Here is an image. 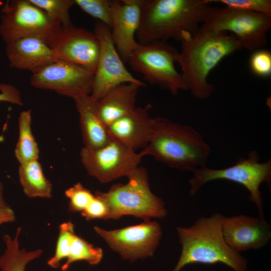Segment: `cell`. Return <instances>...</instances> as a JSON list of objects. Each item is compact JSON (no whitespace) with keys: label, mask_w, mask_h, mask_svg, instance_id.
Instances as JSON below:
<instances>
[{"label":"cell","mask_w":271,"mask_h":271,"mask_svg":"<svg viewBox=\"0 0 271 271\" xmlns=\"http://www.w3.org/2000/svg\"><path fill=\"white\" fill-rule=\"evenodd\" d=\"M181 43V51L176 62L180 66L187 88L194 97L207 99L214 91V86L207 80L210 73L223 58L241 49V46L233 34L200 29Z\"/></svg>","instance_id":"6da1fadb"},{"label":"cell","mask_w":271,"mask_h":271,"mask_svg":"<svg viewBox=\"0 0 271 271\" xmlns=\"http://www.w3.org/2000/svg\"><path fill=\"white\" fill-rule=\"evenodd\" d=\"M4 197V189L2 182L0 181V208L8 206Z\"/></svg>","instance_id":"836d02e7"},{"label":"cell","mask_w":271,"mask_h":271,"mask_svg":"<svg viewBox=\"0 0 271 271\" xmlns=\"http://www.w3.org/2000/svg\"><path fill=\"white\" fill-rule=\"evenodd\" d=\"M21 230L20 227H18L14 237L8 234L4 236L6 249L0 257L1 271H25L30 261L40 257L43 253L41 249L27 251L20 248L19 237Z\"/></svg>","instance_id":"7402d4cb"},{"label":"cell","mask_w":271,"mask_h":271,"mask_svg":"<svg viewBox=\"0 0 271 271\" xmlns=\"http://www.w3.org/2000/svg\"><path fill=\"white\" fill-rule=\"evenodd\" d=\"M143 0L110 1L113 42L123 62L140 45L136 40Z\"/></svg>","instance_id":"2e32d148"},{"label":"cell","mask_w":271,"mask_h":271,"mask_svg":"<svg viewBox=\"0 0 271 271\" xmlns=\"http://www.w3.org/2000/svg\"><path fill=\"white\" fill-rule=\"evenodd\" d=\"M94 230L111 249L130 261L152 256L162 236L160 224L150 220L115 230L98 226H94Z\"/></svg>","instance_id":"8fae6325"},{"label":"cell","mask_w":271,"mask_h":271,"mask_svg":"<svg viewBox=\"0 0 271 271\" xmlns=\"http://www.w3.org/2000/svg\"><path fill=\"white\" fill-rule=\"evenodd\" d=\"M80 156L88 174L102 183L127 177L139 166L144 157L141 152L137 153L112 138L97 149L83 147Z\"/></svg>","instance_id":"30bf717a"},{"label":"cell","mask_w":271,"mask_h":271,"mask_svg":"<svg viewBox=\"0 0 271 271\" xmlns=\"http://www.w3.org/2000/svg\"><path fill=\"white\" fill-rule=\"evenodd\" d=\"M94 33L99 39L100 49L98 61L94 75L91 97L99 100L115 86L123 83L145 84L127 70L113 42L111 29L97 22Z\"/></svg>","instance_id":"4fadbf2b"},{"label":"cell","mask_w":271,"mask_h":271,"mask_svg":"<svg viewBox=\"0 0 271 271\" xmlns=\"http://www.w3.org/2000/svg\"><path fill=\"white\" fill-rule=\"evenodd\" d=\"M224 216L214 213L198 219L191 226L177 228L182 250L172 271H181L193 263H223L234 271H247L246 259L231 249L224 240L222 223Z\"/></svg>","instance_id":"3957f363"},{"label":"cell","mask_w":271,"mask_h":271,"mask_svg":"<svg viewBox=\"0 0 271 271\" xmlns=\"http://www.w3.org/2000/svg\"><path fill=\"white\" fill-rule=\"evenodd\" d=\"M178 54L177 49L167 42L156 41L140 44L127 62L149 83L176 95L180 90H188L181 73L175 66Z\"/></svg>","instance_id":"9c48e42d"},{"label":"cell","mask_w":271,"mask_h":271,"mask_svg":"<svg viewBox=\"0 0 271 271\" xmlns=\"http://www.w3.org/2000/svg\"><path fill=\"white\" fill-rule=\"evenodd\" d=\"M35 6L58 22L62 27L71 25L69 11L74 0H30Z\"/></svg>","instance_id":"d4e9b609"},{"label":"cell","mask_w":271,"mask_h":271,"mask_svg":"<svg viewBox=\"0 0 271 271\" xmlns=\"http://www.w3.org/2000/svg\"><path fill=\"white\" fill-rule=\"evenodd\" d=\"M15 220V212L9 206L0 208V225L13 222Z\"/></svg>","instance_id":"d6a6232c"},{"label":"cell","mask_w":271,"mask_h":271,"mask_svg":"<svg viewBox=\"0 0 271 271\" xmlns=\"http://www.w3.org/2000/svg\"><path fill=\"white\" fill-rule=\"evenodd\" d=\"M250 69L254 75L266 78L271 75V53L259 49L253 52L249 59Z\"/></svg>","instance_id":"f546056e"},{"label":"cell","mask_w":271,"mask_h":271,"mask_svg":"<svg viewBox=\"0 0 271 271\" xmlns=\"http://www.w3.org/2000/svg\"><path fill=\"white\" fill-rule=\"evenodd\" d=\"M155 130L141 152L172 168L193 172L206 166L211 149L193 127L163 117L155 118Z\"/></svg>","instance_id":"277c9868"},{"label":"cell","mask_w":271,"mask_h":271,"mask_svg":"<svg viewBox=\"0 0 271 271\" xmlns=\"http://www.w3.org/2000/svg\"><path fill=\"white\" fill-rule=\"evenodd\" d=\"M18 175L23 191L28 197L50 198L52 197V183L45 177L38 160L20 164Z\"/></svg>","instance_id":"44dd1931"},{"label":"cell","mask_w":271,"mask_h":271,"mask_svg":"<svg viewBox=\"0 0 271 271\" xmlns=\"http://www.w3.org/2000/svg\"><path fill=\"white\" fill-rule=\"evenodd\" d=\"M151 105L136 107L107 126L110 137L136 151L149 144L155 130V119L149 114Z\"/></svg>","instance_id":"e0dca14e"},{"label":"cell","mask_w":271,"mask_h":271,"mask_svg":"<svg viewBox=\"0 0 271 271\" xmlns=\"http://www.w3.org/2000/svg\"><path fill=\"white\" fill-rule=\"evenodd\" d=\"M59 232L54 255L47 261L53 268L60 267L61 261L67 258L70 251L72 239L75 234L74 225L71 221L62 223L59 225Z\"/></svg>","instance_id":"484cf974"},{"label":"cell","mask_w":271,"mask_h":271,"mask_svg":"<svg viewBox=\"0 0 271 271\" xmlns=\"http://www.w3.org/2000/svg\"><path fill=\"white\" fill-rule=\"evenodd\" d=\"M127 177L126 184H116L106 192L95 193L107 206L106 220H117L125 215L145 220L165 217L167 214L165 204L151 190L147 170L139 166Z\"/></svg>","instance_id":"5b68a950"},{"label":"cell","mask_w":271,"mask_h":271,"mask_svg":"<svg viewBox=\"0 0 271 271\" xmlns=\"http://www.w3.org/2000/svg\"><path fill=\"white\" fill-rule=\"evenodd\" d=\"M74 101L79 115L84 147L97 149L108 143L111 138L98 115L97 100L86 95L76 98Z\"/></svg>","instance_id":"d6986e66"},{"label":"cell","mask_w":271,"mask_h":271,"mask_svg":"<svg viewBox=\"0 0 271 271\" xmlns=\"http://www.w3.org/2000/svg\"><path fill=\"white\" fill-rule=\"evenodd\" d=\"M222 232L226 243L240 253L265 246L271 238V227L264 217L239 215L224 216Z\"/></svg>","instance_id":"9a60e30c"},{"label":"cell","mask_w":271,"mask_h":271,"mask_svg":"<svg viewBox=\"0 0 271 271\" xmlns=\"http://www.w3.org/2000/svg\"><path fill=\"white\" fill-rule=\"evenodd\" d=\"M62 26L30 0L7 1L1 11L0 36L6 43L38 37L49 46Z\"/></svg>","instance_id":"ba28073f"},{"label":"cell","mask_w":271,"mask_h":271,"mask_svg":"<svg viewBox=\"0 0 271 271\" xmlns=\"http://www.w3.org/2000/svg\"><path fill=\"white\" fill-rule=\"evenodd\" d=\"M209 0L143 1L136 37L145 45L170 39L181 41L198 32Z\"/></svg>","instance_id":"7a4b0ae2"},{"label":"cell","mask_w":271,"mask_h":271,"mask_svg":"<svg viewBox=\"0 0 271 271\" xmlns=\"http://www.w3.org/2000/svg\"><path fill=\"white\" fill-rule=\"evenodd\" d=\"M219 2L225 6L258 13L271 17L270 0H209Z\"/></svg>","instance_id":"f1b7e54d"},{"label":"cell","mask_w":271,"mask_h":271,"mask_svg":"<svg viewBox=\"0 0 271 271\" xmlns=\"http://www.w3.org/2000/svg\"><path fill=\"white\" fill-rule=\"evenodd\" d=\"M49 46L57 60L80 65L95 73L100 45L94 33L73 24L62 27Z\"/></svg>","instance_id":"5bb4252c"},{"label":"cell","mask_w":271,"mask_h":271,"mask_svg":"<svg viewBox=\"0 0 271 271\" xmlns=\"http://www.w3.org/2000/svg\"><path fill=\"white\" fill-rule=\"evenodd\" d=\"M19 137L15 155L20 164L39 158V149L32 130V111H22L18 118Z\"/></svg>","instance_id":"603a6c76"},{"label":"cell","mask_w":271,"mask_h":271,"mask_svg":"<svg viewBox=\"0 0 271 271\" xmlns=\"http://www.w3.org/2000/svg\"><path fill=\"white\" fill-rule=\"evenodd\" d=\"M271 28V17L253 12L209 6L200 29L231 32L242 48L253 52L267 43V32Z\"/></svg>","instance_id":"52a82bcc"},{"label":"cell","mask_w":271,"mask_h":271,"mask_svg":"<svg viewBox=\"0 0 271 271\" xmlns=\"http://www.w3.org/2000/svg\"><path fill=\"white\" fill-rule=\"evenodd\" d=\"M189 180L191 196L196 195L207 183L218 180L232 181L244 187L249 193V198L258 211V216L264 217L263 199L259 187L265 182L271 185V160L259 162V156L255 151L249 152L247 158H239L234 165L221 169H210L204 166L192 172Z\"/></svg>","instance_id":"8992f818"},{"label":"cell","mask_w":271,"mask_h":271,"mask_svg":"<svg viewBox=\"0 0 271 271\" xmlns=\"http://www.w3.org/2000/svg\"><path fill=\"white\" fill-rule=\"evenodd\" d=\"M84 12L108 26H112L110 1L109 0H74Z\"/></svg>","instance_id":"4316f807"},{"label":"cell","mask_w":271,"mask_h":271,"mask_svg":"<svg viewBox=\"0 0 271 271\" xmlns=\"http://www.w3.org/2000/svg\"><path fill=\"white\" fill-rule=\"evenodd\" d=\"M1 3V2L0 1V4ZM0 21H1V13H0Z\"/></svg>","instance_id":"e575fe53"},{"label":"cell","mask_w":271,"mask_h":271,"mask_svg":"<svg viewBox=\"0 0 271 271\" xmlns=\"http://www.w3.org/2000/svg\"><path fill=\"white\" fill-rule=\"evenodd\" d=\"M69 199L68 210L71 212H82L95 197V194L77 183L65 191Z\"/></svg>","instance_id":"83f0119b"},{"label":"cell","mask_w":271,"mask_h":271,"mask_svg":"<svg viewBox=\"0 0 271 271\" xmlns=\"http://www.w3.org/2000/svg\"><path fill=\"white\" fill-rule=\"evenodd\" d=\"M103 257V250L95 247L86 240L74 235L66 261L61 267L62 271H67L70 265L76 261L84 260L90 265H96L100 262Z\"/></svg>","instance_id":"cb8c5ba5"},{"label":"cell","mask_w":271,"mask_h":271,"mask_svg":"<svg viewBox=\"0 0 271 271\" xmlns=\"http://www.w3.org/2000/svg\"><path fill=\"white\" fill-rule=\"evenodd\" d=\"M81 214L87 220L95 219L106 220L107 208L103 201L95 195L94 198L86 208L81 212Z\"/></svg>","instance_id":"4dcf8cb0"},{"label":"cell","mask_w":271,"mask_h":271,"mask_svg":"<svg viewBox=\"0 0 271 271\" xmlns=\"http://www.w3.org/2000/svg\"><path fill=\"white\" fill-rule=\"evenodd\" d=\"M32 74L30 83L33 87L73 99L90 95L92 91L94 73L76 64L57 60Z\"/></svg>","instance_id":"7c38bea8"},{"label":"cell","mask_w":271,"mask_h":271,"mask_svg":"<svg viewBox=\"0 0 271 271\" xmlns=\"http://www.w3.org/2000/svg\"><path fill=\"white\" fill-rule=\"evenodd\" d=\"M6 53L10 67L32 72L57 60L50 47L38 37L6 43Z\"/></svg>","instance_id":"ac0fdd59"},{"label":"cell","mask_w":271,"mask_h":271,"mask_svg":"<svg viewBox=\"0 0 271 271\" xmlns=\"http://www.w3.org/2000/svg\"><path fill=\"white\" fill-rule=\"evenodd\" d=\"M0 102H9L22 105L23 101L19 90L14 85L0 83Z\"/></svg>","instance_id":"1f68e13d"},{"label":"cell","mask_w":271,"mask_h":271,"mask_svg":"<svg viewBox=\"0 0 271 271\" xmlns=\"http://www.w3.org/2000/svg\"><path fill=\"white\" fill-rule=\"evenodd\" d=\"M141 87L144 86L134 83L121 84L97 100L98 115L106 126L136 107L137 96Z\"/></svg>","instance_id":"ffe728a7"}]
</instances>
